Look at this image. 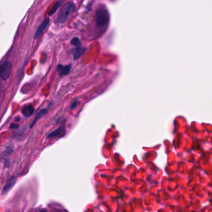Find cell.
I'll list each match as a JSON object with an SVG mask.
<instances>
[{
    "instance_id": "cell-15",
    "label": "cell",
    "mask_w": 212,
    "mask_h": 212,
    "mask_svg": "<svg viewBox=\"0 0 212 212\" xmlns=\"http://www.w3.org/2000/svg\"><path fill=\"white\" fill-rule=\"evenodd\" d=\"M11 127L13 129H18L19 127V125H16V124H11Z\"/></svg>"
},
{
    "instance_id": "cell-11",
    "label": "cell",
    "mask_w": 212,
    "mask_h": 212,
    "mask_svg": "<svg viewBox=\"0 0 212 212\" xmlns=\"http://www.w3.org/2000/svg\"><path fill=\"white\" fill-rule=\"evenodd\" d=\"M63 2L61 1V0H60V1H58L53 6V8H52V10H50V13H49V15H52L53 13H55L56 12V11L60 8V6L61 5Z\"/></svg>"
},
{
    "instance_id": "cell-2",
    "label": "cell",
    "mask_w": 212,
    "mask_h": 212,
    "mask_svg": "<svg viewBox=\"0 0 212 212\" xmlns=\"http://www.w3.org/2000/svg\"><path fill=\"white\" fill-rule=\"evenodd\" d=\"M75 5L73 3H68L65 5L60 11L58 16V21L60 23H64L69 19L75 10Z\"/></svg>"
},
{
    "instance_id": "cell-14",
    "label": "cell",
    "mask_w": 212,
    "mask_h": 212,
    "mask_svg": "<svg viewBox=\"0 0 212 212\" xmlns=\"http://www.w3.org/2000/svg\"><path fill=\"white\" fill-rule=\"evenodd\" d=\"M77 100H75V101H73L71 105V109H74L76 108V106H77Z\"/></svg>"
},
{
    "instance_id": "cell-6",
    "label": "cell",
    "mask_w": 212,
    "mask_h": 212,
    "mask_svg": "<svg viewBox=\"0 0 212 212\" xmlns=\"http://www.w3.org/2000/svg\"><path fill=\"white\" fill-rule=\"evenodd\" d=\"M86 48H81V47H76L71 50V53L73 57L74 60H78L80 57H81L86 52Z\"/></svg>"
},
{
    "instance_id": "cell-9",
    "label": "cell",
    "mask_w": 212,
    "mask_h": 212,
    "mask_svg": "<svg viewBox=\"0 0 212 212\" xmlns=\"http://www.w3.org/2000/svg\"><path fill=\"white\" fill-rule=\"evenodd\" d=\"M65 129L64 126H61L60 127H59L58 129H57L56 130H55L54 132L50 133L49 136L48 138H54V137H57L59 136H61L65 134Z\"/></svg>"
},
{
    "instance_id": "cell-10",
    "label": "cell",
    "mask_w": 212,
    "mask_h": 212,
    "mask_svg": "<svg viewBox=\"0 0 212 212\" xmlns=\"http://www.w3.org/2000/svg\"><path fill=\"white\" fill-rule=\"evenodd\" d=\"M47 111H48L47 109H42V111H40L36 115L35 119H34L33 122L32 123V124H31V127H32L34 125V124L39 119H41L43 116H44L47 113Z\"/></svg>"
},
{
    "instance_id": "cell-1",
    "label": "cell",
    "mask_w": 212,
    "mask_h": 212,
    "mask_svg": "<svg viewBox=\"0 0 212 212\" xmlns=\"http://www.w3.org/2000/svg\"><path fill=\"white\" fill-rule=\"evenodd\" d=\"M96 24L98 27L104 28L107 26L109 22V13L108 10L101 7L97 10L95 15Z\"/></svg>"
},
{
    "instance_id": "cell-13",
    "label": "cell",
    "mask_w": 212,
    "mask_h": 212,
    "mask_svg": "<svg viewBox=\"0 0 212 212\" xmlns=\"http://www.w3.org/2000/svg\"><path fill=\"white\" fill-rule=\"evenodd\" d=\"M52 212H68V211L66 209H65L64 208L56 207V208H53Z\"/></svg>"
},
{
    "instance_id": "cell-3",
    "label": "cell",
    "mask_w": 212,
    "mask_h": 212,
    "mask_svg": "<svg viewBox=\"0 0 212 212\" xmlns=\"http://www.w3.org/2000/svg\"><path fill=\"white\" fill-rule=\"evenodd\" d=\"M13 71V65L10 61H5L0 66V77L3 80H7Z\"/></svg>"
},
{
    "instance_id": "cell-7",
    "label": "cell",
    "mask_w": 212,
    "mask_h": 212,
    "mask_svg": "<svg viewBox=\"0 0 212 212\" xmlns=\"http://www.w3.org/2000/svg\"><path fill=\"white\" fill-rule=\"evenodd\" d=\"M34 112V109L33 106L31 105H26L22 109V114L26 117H29L31 116Z\"/></svg>"
},
{
    "instance_id": "cell-5",
    "label": "cell",
    "mask_w": 212,
    "mask_h": 212,
    "mask_svg": "<svg viewBox=\"0 0 212 212\" xmlns=\"http://www.w3.org/2000/svg\"><path fill=\"white\" fill-rule=\"evenodd\" d=\"M16 182V177L15 176H12L9 179V180H8L5 186L4 187V188L3 189L2 193L3 194L6 193L9 190H10L13 188V187L15 185Z\"/></svg>"
},
{
    "instance_id": "cell-4",
    "label": "cell",
    "mask_w": 212,
    "mask_h": 212,
    "mask_svg": "<svg viewBox=\"0 0 212 212\" xmlns=\"http://www.w3.org/2000/svg\"><path fill=\"white\" fill-rule=\"evenodd\" d=\"M49 23H50L49 18H46L43 21V22L41 23V24L37 28V31L34 34V39H37L38 37H39L42 34V33L45 31V30L47 29V28L49 25Z\"/></svg>"
},
{
    "instance_id": "cell-12",
    "label": "cell",
    "mask_w": 212,
    "mask_h": 212,
    "mask_svg": "<svg viewBox=\"0 0 212 212\" xmlns=\"http://www.w3.org/2000/svg\"><path fill=\"white\" fill-rule=\"evenodd\" d=\"M71 44L72 45L76 46V47H79L81 46V42L79 39L78 38V37H74V38L71 40Z\"/></svg>"
},
{
    "instance_id": "cell-8",
    "label": "cell",
    "mask_w": 212,
    "mask_h": 212,
    "mask_svg": "<svg viewBox=\"0 0 212 212\" xmlns=\"http://www.w3.org/2000/svg\"><path fill=\"white\" fill-rule=\"evenodd\" d=\"M71 70V66L69 65L63 66L59 65L57 67V71L60 76H64L68 74Z\"/></svg>"
},
{
    "instance_id": "cell-16",
    "label": "cell",
    "mask_w": 212,
    "mask_h": 212,
    "mask_svg": "<svg viewBox=\"0 0 212 212\" xmlns=\"http://www.w3.org/2000/svg\"><path fill=\"white\" fill-rule=\"evenodd\" d=\"M40 212H48V211H47V210L46 208H42V209L40 210Z\"/></svg>"
}]
</instances>
